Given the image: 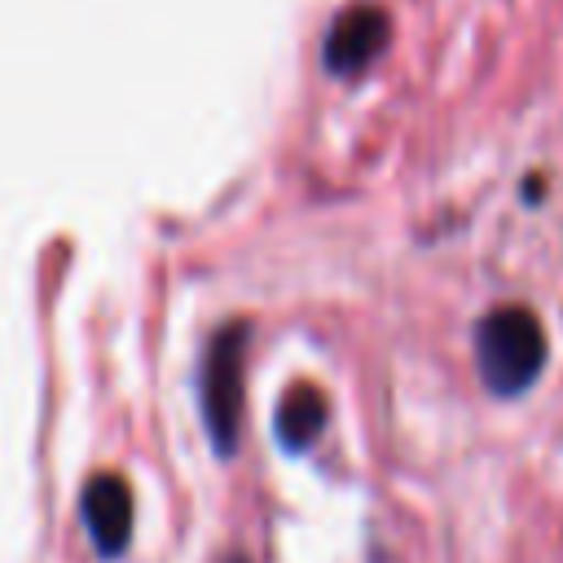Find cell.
Instances as JSON below:
<instances>
[{
	"mask_svg": "<svg viewBox=\"0 0 563 563\" xmlns=\"http://www.w3.org/2000/svg\"><path fill=\"white\" fill-rule=\"evenodd\" d=\"M545 356L550 343L532 308L501 303L475 321V374L493 396H523L541 378Z\"/></svg>",
	"mask_w": 563,
	"mask_h": 563,
	"instance_id": "obj_1",
	"label": "cell"
},
{
	"mask_svg": "<svg viewBox=\"0 0 563 563\" xmlns=\"http://www.w3.org/2000/svg\"><path fill=\"white\" fill-rule=\"evenodd\" d=\"M246 321H224L198 361V413L216 457H233L246 418Z\"/></svg>",
	"mask_w": 563,
	"mask_h": 563,
	"instance_id": "obj_2",
	"label": "cell"
},
{
	"mask_svg": "<svg viewBox=\"0 0 563 563\" xmlns=\"http://www.w3.org/2000/svg\"><path fill=\"white\" fill-rule=\"evenodd\" d=\"M391 40V22L383 4H347L321 35V66L334 79H356L365 75Z\"/></svg>",
	"mask_w": 563,
	"mask_h": 563,
	"instance_id": "obj_3",
	"label": "cell"
},
{
	"mask_svg": "<svg viewBox=\"0 0 563 563\" xmlns=\"http://www.w3.org/2000/svg\"><path fill=\"white\" fill-rule=\"evenodd\" d=\"M79 515H84V528H88V541H92L97 559L128 554V541H132V488H128L123 475H114V471L88 475V484L79 493Z\"/></svg>",
	"mask_w": 563,
	"mask_h": 563,
	"instance_id": "obj_4",
	"label": "cell"
},
{
	"mask_svg": "<svg viewBox=\"0 0 563 563\" xmlns=\"http://www.w3.org/2000/svg\"><path fill=\"white\" fill-rule=\"evenodd\" d=\"M330 422V405H325V391L312 387V383H290L273 409V435L286 453H303L321 440Z\"/></svg>",
	"mask_w": 563,
	"mask_h": 563,
	"instance_id": "obj_5",
	"label": "cell"
},
{
	"mask_svg": "<svg viewBox=\"0 0 563 563\" xmlns=\"http://www.w3.org/2000/svg\"><path fill=\"white\" fill-rule=\"evenodd\" d=\"M229 563H246V559H238V554H233V559H229Z\"/></svg>",
	"mask_w": 563,
	"mask_h": 563,
	"instance_id": "obj_6",
	"label": "cell"
}]
</instances>
